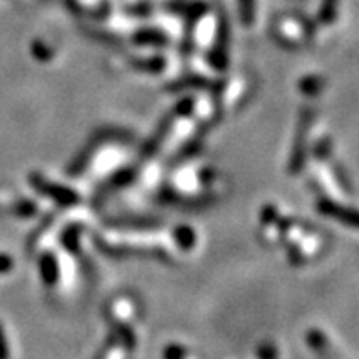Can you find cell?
I'll return each mask as SVG.
<instances>
[{
  "mask_svg": "<svg viewBox=\"0 0 359 359\" xmlns=\"http://www.w3.org/2000/svg\"><path fill=\"white\" fill-rule=\"evenodd\" d=\"M37 182V189H41L43 193L50 194V196H55L59 202L62 203H72V202H76V194L72 193V191H67V189H61V187H53L52 184H46V182H43V180L39 178L35 180Z\"/></svg>",
  "mask_w": 359,
  "mask_h": 359,
  "instance_id": "1",
  "label": "cell"
},
{
  "mask_svg": "<svg viewBox=\"0 0 359 359\" xmlns=\"http://www.w3.org/2000/svg\"><path fill=\"white\" fill-rule=\"evenodd\" d=\"M52 264H53L52 257H44L43 262H41V266H43V269H44L43 275H44V280H46V283H53V280L57 279L55 266L52 268Z\"/></svg>",
  "mask_w": 359,
  "mask_h": 359,
  "instance_id": "2",
  "label": "cell"
},
{
  "mask_svg": "<svg viewBox=\"0 0 359 359\" xmlns=\"http://www.w3.org/2000/svg\"><path fill=\"white\" fill-rule=\"evenodd\" d=\"M187 358V350L182 348L180 345H169L163 352V359H185Z\"/></svg>",
  "mask_w": 359,
  "mask_h": 359,
  "instance_id": "3",
  "label": "cell"
},
{
  "mask_svg": "<svg viewBox=\"0 0 359 359\" xmlns=\"http://www.w3.org/2000/svg\"><path fill=\"white\" fill-rule=\"evenodd\" d=\"M125 348L127 346L123 343H116V345H112L104 352L103 359H125Z\"/></svg>",
  "mask_w": 359,
  "mask_h": 359,
  "instance_id": "4",
  "label": "cell"
},
{
  "mask_svg": "<svg viewBox=\"0 0 359 359\" xmlns=\"http://www.w3.org/2000/svg\"><path fill=\"white\" fill-rule=\"evenodd\" d=\"M11 352H10V346H8V339H6V334H4V328L0 325V359H10Z\"/></svg>",
  "mask_w": 359,
  "mask_h": 359,
  "instance_id": "5",
  "label": "cell"
},
{
  "mask_svg": "<svg viewBox=\"0 0 359 359\" xmlns=\"http://www.w3.org/2000/svg\"><path fill=\"white\" fill-rule=\"evenodd\" d=\"M257 355L260 359H277V352H275V346L271 345H262L257 350Z\"/></svg>",
  "mask_w": 359,
  "mask_h": 359,
  "instance_id": "6",
  "label": "cell"
}]
</instances>
